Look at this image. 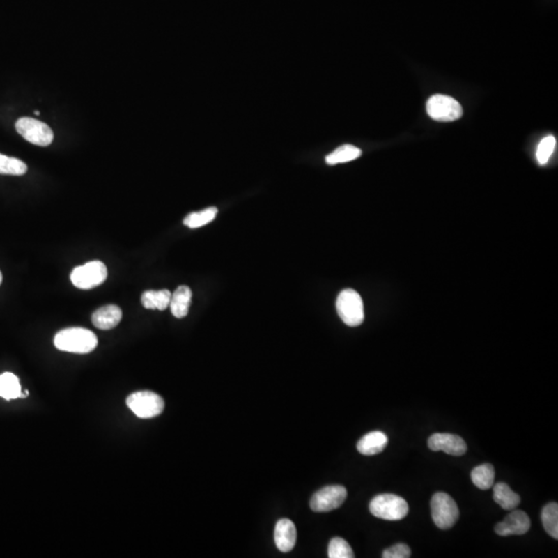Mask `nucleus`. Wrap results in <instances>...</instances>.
<instances>
[{
  "label": "nucleus",
  "instance_id": "nucleus-2",
  "mask_svg": "<svg viewBox=\"0 0 558 558\" xmlns=\"http://www.w3.org/2000/svg\"><path fill=\"white\" fill-rule=\"evenodd\" d=\"M369 510L373 516L388 521H398L405 518L408 513V504L401 496L380 495L375 496L369 504Z\"/></svg>",
  "mask_w": 558,
  "mask_h": 558
},
{
  "label": "nucleus",
  "instance_id": "nucleus-3",
  "mask_svg": "<svg viewBox=\"0 0 558 558\" xmlns=\"http://www.w3.org/2000/svg\"><path fill=\"white\" fill-rule=\"evenodd\" d=\"M336 309L342 322L350 327H358L364 320V304L356 290L346 288L337 297Z\"/></svg>",
  "mask_w": 558,
  "mask_h": 558
},
{
  "label": "nucleus",
  "instance_id": "nucleus-1",
  "mask_svg": "<svg viewBox=\"0 0 558 558\" xmlns=\"http://www.w3.org/2000/svg\"><path fill=\"white\" fill-rule=\"evenodd\" d=\"M98 342V337L93 331L84 328L64 329L54 337L56 348L74 354H88L95 350Z\"/></svg>",
  "mask_w": 558,
  "mask_h": 558
},
{
  "label": "nucleus",
  "instance_id": "nucleus-10",
  "mask_svg": "<svg viewBox=\"0 0 558 558\" xmlns=\"http://www.w3.org/2000/svg\"><path fill=\"white\" fill-rule=\"evenodd\" d=\"M428 447L431 450L444 451L453 456H461L467 450L466 442L460 436L451 433H434L429 437Z\"/></svg>",
  "mask_w": 558,
  "mask_h": 558
},
{
  "label": "nucleus",
  "instance_id": "nucleus-12",
  "mask_svg": "<svg viewBox=\"0 0 558 558\" xmlns=\"http://www.w3.org/2000/svg\"><path fill=\"white\" fill-rule=\"evenodd\" d=\"M274 541L281 552L286 553L293 550L297 542V530L293 521L290 519H281L277 523Z\"/></svg>",
  "mask_w": 558,
  "mask_h": 558
},
{
  "label": "nucleus",
  "instance_id": "nucleus-5",
  "mask_svg": "<svg viewBox=\"0 0 558 558\" xmlns=\"http://www.w3.org/2000/svg\"><path fill=\"white\" fill-rule=\"evenodd\" d=\"M126 404L141 419L155 418L164 410V399L150 391H141L130 395L126 399Z\"/></svg>",
  "mask_w": 558,
  "mask_h": 558
},
{
  "label": "nucleus",
  "instance_id": "nucleus-4",
  "mask_svg": "<svg viewBox=\"0 0 558 558\" xmlns=\"http://www.w3.org/2000/svg\"><path fill=\"white\" fill-rule=\"evenodd\" d=\"M431 515L436 527L440 529H450L458 520V506L450 495L437 493L431 499Z\"/></svg>",
  "mask_w": 558,
  "mask_h": 558
},
{
  "label": "nucleus",
  "instance_id": "nucleus-11",
  "mask_svg": "<svg viewBox=\"0 0 558 558\" xmlns=\"http://www.w3.org/2000/svg\"><path fill=\"white\" fill-rule=\"evenodd\" d=\"M530 528V519L523 511H513L502 522L495 527L498 536H521L527 534Z\"/></svg>",
  "mask_w": 558,
  "mask_h": 558
},
{
  "label": "nucleus",
  "instance_id": "nucleus-25",
  "mask_svg": "<svg viewBox=\"0 0 558 558\" xmlns=\"http://www.w3.org/2000/svg\"><path fill=\"white\" fill-rule=\"evenodd\" d=\"M555 146H557V139L553 136L546 137L541 141L538 150H536V160H538V164L543 166L548 162L549 158L555 151Z\"/></svg>",
  "mask_w": 558,
  "mask_h": 558
},
{
  "label": "nucleus",
  "instance_id": "nucleus-15",
  "mask_svg": "<svg viewBox=\"0 0 558 558\" xmlns=\"http://www.w3.org/2000/svg\"><path fill=\"white\" fill-rule=\"evenodd\" d=\"M192 293L188 286H178L172 294L170 301V309L173 316L177 318H183L187 316L192 303Z\"/></svg>",
  "mask_w": 558,
  "mask_h": 558
},
{
  "label": "nucleus",
  "instance_id": "nucleus-26",
  "mask_svg": "<svg viewBox=\"0 0 558 558\" xmlns=\"http://www.w3.org/2000/svg\"><path fill=\"white\" fill-rule=\"evenodd\" d=\"M410 557V549L408 545L397 544L386 549L382 553L384 558H408Z\"/></svg>",
  "mask_w": 558,
  "mask_h": 558
},
{
  "label": "nucleus",
  "instance_id": "nucleus-18",
  "mask_svg": "<svg viewBox=\"0 0 558 558\" xmlns=\"http://www.w3.org/2000/svg\"><path fill=\"white\" fill-rule=\"evenodd\" d=\"M171 297L169 290H147L143 293L141 301L146 309L164 310L170 307Z\"/></svg>",
  "mask_w": 558,
  "mask_h": 558
},
{
  "label": "nucleus",
  "instance_id": "nucleus-16",
  "mask_svg": "<svg viewBox=\"0 0 558 558\" xmlns=\"http://www.w3.org/2000/svg\"><path fill=\"white\" fill-rule=\"evenodd\" d=\"M29 392L22 393L19 378L12 372H4L0 375V397L10 401V399L25 398Z\"/></svg>",
  "mask_w": 558,
  "mask_h": 558
},
{
  "label": "nucleus",
  "instance_id": "nucleus-9",
  "mask_svg": "<svg viewBox=\"0 0 558 558\" xmlns=\"http://www.w3.org/2000/svg\"><path fill=\"white\" fill-rule=\"evenodd\" d=\"M348 496V491L341 485L324 487L314 493L310 499V508L318 513L330 512L336 510Z\"/></svg>",
  "mask_w": 558,
  "mask_h": 558
},
{
  "label": "nucleus",
  "instance_id": "nucleus-27",
  "mask_svg": "<svg viewBox=\"0 0 558 558\" xmlns=\"http://www.w3.org/2000/svg\"><path fill=\"white\" fill-rule=\"evenodd\" d=\"M1 282H2V274L1 272H0V284H1Z\"/></svg>",
  "mask_w": 558,
  "mask_h": 558
},
{
  "label": "nucleus",
  "instance_id": "nucleus-6",
  "mask_svg": "<svg viewBox=\"0 0 558 558\" xmlns=\"http://www.w3.org/2000/svg\"><path fill=\"white\" fill-rule=\"evenodd\" d=\"M108 277V269L100 261H93L77 267L70 274V280L76 288L91 290L100 286Z\"/></svg>",
  "mask_w": 558,
  "mask_h": 558
},
{
  "label": "nucleus",
  "instance_id": "nucleus-24",
  "mask_svg": "<svg viewBox=\"0 0 558 558\" xmlns=\"http://www.w3.org/2000/svg\"><path fill=\"white\" fill-rule=\"evenodd\" d=\"M328 557L330 558H352L354 551L348 542L341 538H334L330 541L328 547Z\"/></svg>",
  "mask_w": 558,
  "mask_h": 558
},
{
  "label": "nucleus",
  "instance_id": "nucleus-22",
  "mask_svg": "<svg viewBox=\"0 0 558 558\" xmlns=\"http://www.w3.org/2000/svg\"><path fill=\"white\" fill-rule=\"evenodd\" d=\"M542 523L549 536L558 538V506L557 502L546 504L542 511Z\"/></svg>",
  "mask_w": 558,
  "mask_h": 558
},
{
  "label": "nucleus",
  "instance_id": "nucleus-7",
  "mask_svg": "<svg viewBox=\"0 0 558 558\" xmlns=\"http://www.w3.org/2000/svg\"><path fill=\"white\" fill-rule=\"evenodd\" d=\"M427 113L436 121L451 123L460 118L463 107L455 98L444 94H435L429 98L426 104Z\"/></svg>",
  "mask_w": 558,
  "mask_h": 558
},
{
  "label": "nucleus",
  "instance_id": "nucleus-19",
  "mask_svg": "<svg viewBox=\"0 0 558 558\" xmlns=\"http://www.w3.org/2000/svg\"><path fill=\"white\" fill-rule=\"evenodd\" d=\"M472 483L482 490H488L495 484V467L489 463L476 466L472 470Z\"/></svg>",
  "mask_w": 558,
  "mask_h": 558
},
{
  "label": "nucleus",
  "instance_id": "nucleus-13",
  "mask_svg": "<svg viewBox=\"0 0 558 558\" xmlns=\"http://www.w3.org/2000/svg\"><path fill=\"white\" fill-rule=\"evenodd\" d=\"M123 318V311L117 305H106L93 312V324L100 330L115 328Z\"/></svg>",
  "mask_w": 558,
  "mask_h": 558
},
{
  "label": "nucleus",
  "instance_id": "nucleus-17",
  "mask_svg": "<svg viewBox=\"0 0 558 558\" xmlns=\"http://www.w3.org/2000/svg\"><path fill=\"white\" fill-rule=\"evenodd\" d=\"M493 498L504 510L512 511L520 504V496L512 490L506 483H497L493 488Z\"/></svg>",
  "mask_w": 558,
  "mask_h": 558
},
{
  "label": "nucleus",
  "instance_id": "nucleus-14",
  "mask_svg": "<svg viewBox=\"0 0 558 558\" xmlns=\"http://www.w3.org/2000/svg\"><path fill=\"white\" fill-rule=\"evenodd\" d=\"M388 437L382 431H372L363 436L357 444V449L362 455L372 456L382 452L388 444Z\"/></svg>",
  "mask_w": 558,
  "mask_h": 558
},
{
  "label": "nucleus",
  "instance_id": "nucleus-28",
  "mask_svg": "<svg viewBox=\"0 0 558 558\" xmlns=\"http://www.w3.org/2000/svg\"><path fill=\"white\" fill-rule=\"evenodd\" d=\"M34 113H36V115H40V112H38V111H36Z\"/></svg>",
  "mask_w": 558,
  "mask_h": 558
},
{
  "label": "nucleus",
  "instance_id": "nucleus-8",
  "mask_svg": "<svg viewBox=\"0 0 558 558\" xmlns=\"http://www.w3.org/2000/svg\"><path fill=\"white\" fill-rule=\"evenodd\" d=\"M15 126L21 137L38 146H49L54 139V134L50 126L36 119L23 117L17 121Z\"/></svg>",
  "mask_w": 558,
  "mask_h": 558
},
{
  "label": "nucleus",
  "instance_id": "nucleus-20",
  "mask_svg": "<svg viewBox=\"0 0 558 558\" xmlns=\"http://www.w3.org/2000/svg\"><path fill=\"white\" fill-rule=\"evenodd\" d=\"M362 151L358 147L352 145H342L341 147L326 156V162L328 164H342V162H352L360 157Z\"/></svg>",
  "mask_w": 558,
  "mask_h": 558
},
{
  "label": "nucleus",
  "instance_id": "nucleus-21",
  "mask_svg": "<svg viewBox=\"0 0 558 558\" xmlns=\"http://www.w3.org/2000/svg\"><path fill=\"white\" fill-rule=\"evenodd\" d=\"M217 207H209L200 212L190 213L185 218L183 224L189 228H199L213 222L217 217Z\"/></svg>",
  "mask_w": 558,
  "mask_h": 558
},
{
  "label": "nucleus",
  "instance_id": "nucleus-23",
  "mask_svg": "<svg viewBox=\"0 0 558 558\" xmlns=\"http://www.w3.org/2000/svg\"><path fill=\"white\" fill-rule=\"evenodd\" d=\"M26 172L27 166L22 160L0 153V174L22 176Z\"/></svg>",
  "mask_w": 558,
  "mask_h": 558
}]
</instances>
